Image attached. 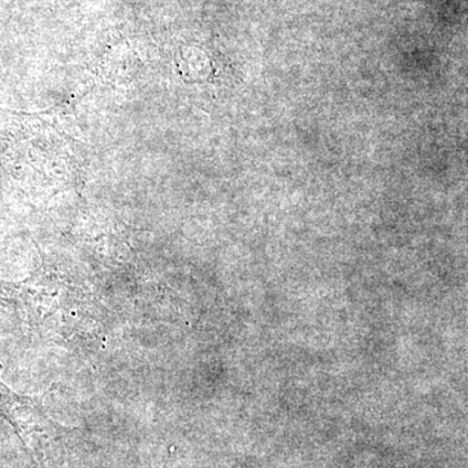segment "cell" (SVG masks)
Listing matches in <instances>:
<instances>
[{"label": "cell", "instance_id": "6da1fadb", "mask_svg": "<svg viewBox=\"0 0 468 468\" xmlns=\"http://www.w3.org/2000/svg\"><path fill=\"white\" fill-rule=\"evenodd\" d=\"M0 414L16 431L36 468H60L58 440L64 435L37 399L18 396L0 380Z\"/></svg>", "mask_w": 468, "mask_h": 468}]
</instances>
